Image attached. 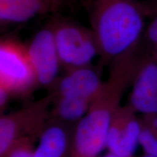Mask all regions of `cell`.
Masks as SVG:
<instances>
[{"instance_id":"obj_1","label":"cell","mask_w":157,"mask_h":157,"mask_svg":"<svg viewBox=\"0 0 157 157\" xmlns=\"http://www.w3.org/2000/svg\"><path fill=\"white\" fill-rule=\"evenodd\" d=\"M90 11L103 60H114L142 39L147 10L140 0H90Z\"/></svg>"},{"instance_id":"obj_2","label":"cell","mask_w":157,"mask_h":157,"mask_svg":"<svg viewBox=\"0 0 157 157\" xmlns=\"http://www.w3.org/2000/svg\"><path fill=\"white\" fill-rule=\"evenodd\" d=\"M61 64L69 69L90 66L100 48L95 33L73 20L56 16L50 21Z\"/></svg>"},{"instance_id":"obj_3","label":"cell","mask_w":157,"mask_h":157,"mask_svg":"<svg viewBox=\"0 0 157 157\" xmlns=\"http://www.w3.org/2000/svg\"><path fill=\"white\" fill-rule=\"evenodd\" d=\"M1 87L10 92H22L36 82L26 45L17 39L4 38L0 42Z\"/></svg>"},{"instance_id":"obj_4","label":"cell","mask_w":157,"mask_h":157,"mask_svg":"<svg viewBox=\"0 0 157 157\" xmlns=\"http://www.w3.org/2000/svg\"><path fill=\"white\" fill-rule=\"evenodd\" d=\"M26 48L36 82L44 86L53 83L61 63L50 22L37 31Z\"/></svg>"},{"instance_id":"obj_5","label":"cell","mask_w":157,"mask_h":157,"mask_svg":"<svg viewBox=\"0 0 157 157\" xmlns=\"http://www.w3.org/2000/svg\"><path fill=\"white\" fill-rule=\"evenodd\" d=\"M107 109L98 108L80 119L75 135V148L82 157H96L106 148L111 127Z\"/></svg>"},{"instance_id":"obj_6","label":"cell","mask_w":157,"mask_h":157,"mask_svg":"<svg viewBox=\"0 0 157 157\" xmlns=\"http://www.w3.org/2000/svg\"><path fill=\"white\" fill-rule=\"evenodd\" d=\"M130 104L142 114H157V60L148 55H145L133 79Z\"/></svg>"},{"instance_id":"obj_7","label":"cell","mask_w":157,"mask_h":157,"mask_svg":"<svg viewBox=\"0 0 157 157\" xmlns=\"http://www.w3.org/2000/svg\"><path fill=\"white\" fill-rule=\"evenodd\" d=\"M66 0H0V21L3 25L24 23L36 16L56 14Z\"/></svg>"},{"instance_id":"obj_8","label":"cell","mask_w":157,"mask_h":157,"mask_svg":"<svg viewBox=\"0 0 157 157\" xmlns=\"http://www.w3.org/2000/svg\"><path fill=\"white\" fill-rule=\"evenodd\" d=\"M103 87L99 74L90 66L69 69L58 83L61 98L86 100L98 97Z\"/></svg>"},{"instance_id":"obj_9","label":"cell","mask_w":157,"mask_h":157,"mask_svg":"<svg viewBox=\"0 0 157 157\" xmlns=\"http://www.w3.org/2000/svg\"><path fill=\"white\" fill-rule=\"evenodd\" d=\"M142 129L139 121L132 117L121 125H111L106 143L109 153L119 157H132L140 145Z\"/></svg>"},{"instance_id":"obj_10","label":"cell","mask_w":157,"mask_h":157,"mask_svg":"<svg viewBox=\"0 0 157 157\" xmlns=\"http://www.w3.org/2000/svg\"><path fill=\"white\" fill-rule=\"evenodd\" d=\"M66 132L59 127H51L43 132L33 157H62L67 148Z\"/></svg>"},{"instance_id":"obj_11","label":"cell","mask_w":157,"mask_h":157,"mask_svg":"<svg viewBox=\"0 0 157 157\" xmlns=\"http://www.w3.org/2000/svg\"><path fill=\"white\" fill-rule=\"evenodd\" d=\"M88 102L79 98H61L58 106L59 115L66 121L82 119L87 114Z\"/></svg>"},{"instance_id":"obj_12","label":"cell","mask_w":157,"mask_h":157,"mask_svg":"<svg viewBox=\"0 0 157 157\" xmlns=\"http://www.w3.org/2000/svg\"><path fill=\"white\" fill-rule=\"evenodd\" d=\"M16 132L15 124L9 118L0 120V153L5 154L14 141Z\"/></svg>"},{"instance_id":"obj_13","label":"cell","mask_w":157,"mask_h":157,"mask_svg":"<svg viewBox=\"0 0 157 157\" xmlns=\"http://www.w3.org/2000/svg\"><path fill=\"white\" fill-rule=\"evenodd\" d=\"M145 46L148 50V56L157 60V15L147 27L144 34Z\"/></svg>"},{"instance_id":"obj_14","label":"cell","mask_w":157,"mask_h":157,"mask_svg":"<svg viewBox=\"0 0 157 157\" xmlns=\"http://www.w3.org/2000/svg\"><path fill=\"white\" fill-rule=\"evenodd\" d=\"M140 145L146 154L157 156V136L149 129L143 128L142 129Z\"/></svg>"},{"instance_id":"obj_15","label":"cell","mask_w":157,"mask_h":157,"mask_svg":"<svg viewBox=\"0 0 157 157\" xmlns=\"http://www.w3.org/2000/svg\"><path fill=\"white\" fill-rule=\"evenodd\" d=\"M9 157H33V153L26 149L20 148L12 152Z\"/></svg>"},{"instance_id":"obj_16","label":"cell","mask_w":157,"mask_h":157,"mask_svg":"<svg viewBox=\"0 0 157 157\" xmlns=\"http://www.w3.org/2000/svg\"><path fill=\"white\" fill-rule=\"evenodd\" d=\"M147 117H149L150 118L148 121L149 126L147 128L150 129L154 135L157 136V114L149 115Z\"/></svg>"},{"instance_id":"obj_17","label":"cell","mask_w":157,"mask_h":157,"mask_svg":"<svg viewBox=\"0 0 157 157\" xmlns=\"http://www.w3.org/2000/svg\"><path fill=\"white\" fill-rule=\"evenodd\" d=\"M10 92L4 87H0V103L2 105L7 102L8 99Z\"/></svg>"},{"instance_id":"obj_18","label":"cell","mask_w":157,"mask_h":157,"mask_svg":"<svg viewBox=\"0 0 157 157\" xmlns=\"http://www.w3.org/2000/svg\"><path fill=\"white\" fill-rule=\"evenodd\" d=\"M103 157H119V156H116V155H114V154H111V153H109V154L105 155V156H104Z\"/></svg>"},{"instance_id":"obj_19","label":"cell","mask_w":157,"mask_h":157,"mask_svg":"<svg viewBox=\"0 0 157 157\" xmlns=\"http://www.w3.org/2000/svg\"><path fill=\"white\" fill-rule=\"evenodd\" d=\"M143 157H157V156H152V155H149V154H146L144 156H143Z\"/></svg>"}]
</instances>
